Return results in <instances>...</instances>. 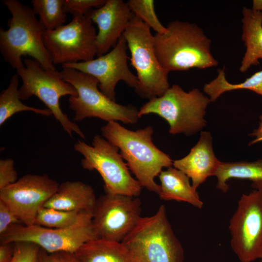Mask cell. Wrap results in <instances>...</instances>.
I'll return each mask as SVG.
<instances>
[{"label":"cell","instance_id":"cell-22","mask_svg":"<svg viewBox=\"0 0 262 262\" xmlns=\"http://www.w3.org/2000/svg\"><path fill=\"white\" fill-rule=\"evenodd\" d=\"M217 188L226 193L229 189L228 181L231 179L251 181L254 190L262 191V159L255 161H239L221 163L214 175Z\"/></svg>","mask_w":262,"mask_h":262},{"label":"cell","instance_id":"cell-36","mask_svg":"<svg viewBox=\"0 0 262 262\" xmlns=\"http://www.w3.org/2000/svg\"><path fill=\"white\" fill-rule=\"evenodd\" d=\"M260 262H262V256L260 259Z\"/></svg>","mask_w":262,"mask_h":262},{"label":"cell","instance_id":"cell-27","mask_svg":"<svg viewBox=\"0 0 262 262\" xmlns=\"http://www.w3.org/2000/svg\"><path fill=\"white\" fill-rule=\"evenodd\" d=\"M127 2L132 13L156 33L162 34L166 31V27L163 26L156 15L154 0H129Z\"/></svg>","mask_w":262,"mask_h":262},{"label":"cell","instance_id":"cell-15","mask_svg":"<svg viewBox=\"0 0 262 262\" xmlns=\"http://www.w3.org/2000/svg\"><path fill=\"white\" fill-rule=\"evenodd\" d=\"M128 46L123 35L109 52L87 62L64 64L63 67L73 68L90 75L98 82L100 91L115 101V89L118 82H124L135 90L139 85L137 76L130 70L128 64Z\"/></svg>","mask_w":262,"mask_h":262},{"label":"cell","instance_id":"cell-12","mask_svg":"<svg viewBox=\"0 0 262 262\" xmlns=\"http://www.w3.org/2000/svg\"><path fill=\"white\" fill-rule=\"evenodd\" d=\"M230 246L241 262H253L262 254V191L243 194L229 226Z\"/></svg>","mask_w":262,"mask_h":262},{"label":"cell","instance_id":"cell-18","mask_svg":"<svg viewBox=\"0 0 262 262\" xmlns=\"http://www.w3.org/2000/svg\"><path fill=\"white\" fill-rule=\"evenodd\" d=\"M97 198L91 186L81 181H66L44 207L69 212H92Z\"/></svg>","mask_w":262,"mask_h":262},{"label":"cell","instance_id":"cell-7","mask_svg":"<svg viewBox=\"0 0 262 262\" xmlns=\"http://www.w3.org/2000/svg\"><path fill=\"white\" fill-rule=\"evenodd\" d=\"M123 35L137 74L139 85L135 92L149 100L162 96L170 87L168 73L158 60L150 29L134 15Z\"/></svg>","mask_w":262,"mask_h":262},{"label":"cell","instance_id":"cell-21","mask_svg":"<svg viewBox=\"0 0 262 262\" xmlns=\"http://www.w3.org/2000/svg\"><path fill=\"white\" fill-rule=\"evenodd\" d=\"M74 254L80 262H133L121 242L100 238L85 243Z\"/></svg>","mask_w":262,"mask_h":262},{"label":"cell","instance_id":"cell-2","mask_svg":"<svg viewBox=\"0 0 262 262\" xmlns=\"http://www.w3.org/2000/svg\"><path fill=\"white\" fill-rule=\"evenodd\" d=\"M166 27L164 33L154 35V47L159 63L168 73L218 65L211 51V40L198 25L174 20Z\"/></svg>","mask_w":262,"mask_h":262},{"label":"cell","instance_id":"cell-1","mask_svg":"<svg viewBox=\"0 0 262 262\" xmlns=\"http://www.w3.org/2000/svg\"><path fill=\"white\" fill-rule=\"evenodd\" d=\"M102 136L118 147L130 171L142 187L159 195L160 185L155 181L164 168L172 166L167 154L153 143V130L147 126L133 131L117 121L108 122L101 128Z\"/></svg>","mask_w":262,"mask_h":262},{"label":"cell","instance_id":"cell-11","mask_svg":"<svg viewBox=\"0 0 262 262\" xmlns=\"http://www.w3.org/2000/svg\"><path fill=\"white\" fill-rule=\"evenodd\" d=\"M96 29L85 15L73 16L67 24L45 30V46L54 65L87 62L97 55Z\"/></svg>","mask_w":262,"mask_h":262},{"label":"cell","instance_id":"cell-20","mask_svg":"<svg viewBox=\"0 0 262 262\" xmlns=\"http://www.w3.org/2000/svg\"><path fill=\"white\" fill-rule=\"evenodd\" d=\"M159 177L161 182L159 196L161 199L187 202L198 209L202 208L203 202L196 189L182 171L171 166L163 170Z\"/></svg>","mask_w":262,"mask_h":262},{"label":"cell","instance_id":"cell-9","mask_svg":"<svg viewBox=\"0 0 262 262\" xmlns=\"http://www.w3.org/2000/svg\"><path fill=\"white\" fill-rule=\"evenodd\" d=\"M75 151L81 154L82 167L88 170H97L104 181L105 193L138 197L142 186L131 175L117 147L104 138L95 135L92 146L78 140L74 145Z\"/></svg>","mask_w":262,"mask_h":262},{"label":"cell","instance_id":"cell-14","mask_svg":"<svg viewBox=\"0 0 262 262\" xmlns=\"http://www.w3.org/2000/svg\"><path fill=\"white\" fill-rule=\"evenodd\" d=\"M59 184L46 174H28L0 190V200L25 226L35 224L39 210L57 191Z\"/></svg>","mask_w":262,"mask_h":262},{"label":"cell","instance_id":"cell-4","mask_svg":"<svg viewBox=\"0 0 262 262\" xmlns=\"http://www.w3.org/2000/svg\"><path fill=\"white\" fill-rule=\"evenodd\" d=\"M133 262H183L184 250L164 205L151 216L141 217L121 242Z\"/></svg>","mask_w":262,"mask_h":262},{"label":"cell","instance_id":"cell-26","mask_svg":"<svg viewBox=\"0 0 262 262\" xmlns=\"http://www.w3.org/2000/svg\"><path fill=\"white\" fill-rule=\"evenodd\" d=\"M82 213L43 207L37 214L34 224L49 228H66L75 224Z\"/></svg>","mask_w":262,"mask_h":262},{"label":"cell","instance_id":"cell-37","mask_svg":"<svg viewBox=\"0 0 262 262\" xmlns=\"http://www.w3.org/2000/svg\"></svg>","mask_w":262,"mask_h":262},{"label":"cell","instance_id":"cell-33","mask_svg":"<svg viewBox=\"0 0 262 262\" xmlns=\"http://www.w3.org/2000/svg\"><path fill=\"white\" fill-rule=\"evenodd\" d=\"M14 252V243H0V262H11Z\"/></svg>","mask_w":262,"mask_h":262},{"label":"cell","instance_id":"cell-13","mask_svg":"<svg viewBox=\"0 0 262 262\" xmlns=\"http://www.w3.org/2000/svg\"><path fill=\"white\" fill-rule=\"evenodd\" d=\"M138 197L105 193L97 198L92 226L97 238L121 242L141 217Z\"/></svg>","mask_w":262,"mask_h":262},{"label":"cell","instance_id":"cell-35","mask_svg":"<svg viewBox=\"0 0 262 262\" xmlns=\"http://www.w3.org/2000/svg\"><path fill=\"white\" fill-rule=\"evenodd\" d=\"M251 9L256 11L262 12V0H253Z\"/></svg>","mask_w":262,"mask_h":262},{"label":"cell","instance_id":"cell-8","mask_svg":"<svg viewBox=\"0 0 262 262\" xmlns=\"http://www.w3.org/2000/svg\"><path fill=\"white\" fill-rule=\"evenodd\" d=\"M24 66L16 70L22 81L19 88L21 100L28 99L35 96L41 100L60 123L64 130L70 136L76 133L85 139L79 126L72 122L62 110L59 100L63 96H76V89L64 80L60 72L43 68L35 59H24Z\"/></svg>","mask_w":262,"mask_h":262},{"label":"cell","instance_id":"cell-32","mask_svg":"<svg viewBox=\"0 0 262 262\" xmlns=\"http://www.w3.org/2000/svg\"><path fill=\"white\" fill-rule=\"evenodd\" d=\"M40 262H80L74 253L60 251L48 253L40 248Z\"/></svg>","mask_w":262,"mask_h":262},{"label":"cell","instance_id":"cell-25","mask_svg":"<svg viewBox=\"0 0 262 262\" xmlns=\"http://www.w3.org/2000/svg\"><path fill=\"white\" fill-rule=\"evenodd\" d=\"M33 10L38 15L39 21L46 30H53L66 21L64 0H33Z\"/></svg>","mask_w":262,"mask_h":262},{"label":"cell","instance_id":"cell-29","mask_svg":"<svg viewBox=\"0 0 262 262\" xmlns=\"http://www.w3.org/2000/svg\"><path fill=\"white\" fill-rule=\"evenodd\" d=\"M106 0H64V12L74 15H85L90 10L102 6Z\"/></svg>","mask_w":262,"mask_h":262},{"label":"cell","instance_id":"cell-3","mask_svg":"<svg viewBox=\"0 0 262 262\" xmlns=\"http://www.w3.org/2000/svg\"><path fill=\"white\" fill-rule=\"evenodd\" d=\"M12 16L8 29L0 28V50L6 62L16 70L24 66L21 57L29 56L46 69L55 70L51 57L46 48L45 29L33 9L17 0H3Z\"/></svg>","mask_w":262,"mask_h":262},{"label":"cell","instance_id":"cell-6","mask_svg":"<svg viewBox=\"0 0 262 262\" xmlns=\"http://www.w3.org/2000/svg\"><path fill=\"white\" fill-rule=\"evenodd\" d=\"M63 79L76 90V96H70L69 107L74 112V120L97 117L108 122L120 121L135 124L140 118L139 110L131 105H122L112 100L98 89V82L94 77L81 71L63 67Z\"/></svg>","mask_w":262,"mask_h":262},{"label":"cell","instance_id":"cell-5","mask_svg":"<svg viewBox=\"0 0 262 262\" xmlns=\"http://www.w3.org/2000/svg\"><path fill=\"white\" fill-rule=\"evenodd\" d=\"M209 98L198 89L186 92L173 84L161 96L149 99L139 110V117L156 114L168 124L169 132L175 135H194L206 125V109Z\"/></svg>","mask_w":262,"mask_h":262},{"label":"cell","instance_id":"cell-17","mask_svg":"<svg viewBox=\"0 0 262 262\" xmlns=\"http://www.w3.org/2000/svg\"><path fill=\"white\" fill-rule=\"evenodd\" d=\"M212 136L209 131H201L197 143L184 157L173 161L174 167L182 171L197 188L208 178L215 175L221 161L213 148Z\"/></svg>","mask_w":262,"mask_h":262},{"label":"cell","instance_id":"cell-34","mask_svg":"<svg viewBox=\"0 0 262 262\" xmlns=\"http://www.w3.org/2000/svg\"><path fill=\"white\" fill-rule=\"evenodd\" d=\"M259 118L260 122L258 128L249 134V136L255 137L252 141L249 142V146L262 141V115L260 116Z\"/></svg>","mask_w":262,"mask_h":262},{"label":"cell","instance_id":"cell-28","mask_svg":"<svg viewBox=\"0 0 262 262\" xmlns=\"http://www.w3.org/2000/svg\"><path fill=\"white\" fill-rule=\"evenodd\" d=\"M14 244V252L11 262H40L39 246L26 241L16 242Z\"/></svg>","mask_w":262,"mask_h":262},{"label":"cell","instance_id":"cell-30","mask_svg":"<svg viewBox=\"0 0 262 262\" xmlns=\"http://www.w3.org/2000/svg\"><path fill=\"white\" fill-rule=\"evenodd\" d=\"M18 180V174L13 159L0 160V190L7 187Z\"/></svg>","mask_w":262,"mask_h":262},{"label":"cell","instance_id":"cell-10","mask_svg":"<svg viewBox=\"0 0 262 262\" xmlns=\"http://www.w3.org/2000/svg\"><path fill=\"white\" fill-rule=\"evenodd\" d=\"M97 238L92 226V212L82 213L77 222L64 228H49L34 224L11 226L0 235V243H33L48 253H75L85 243Z\"/></svg>","mask_w":262,"mask_h":262},{"label":"cell","instance_id":"cell-16","mask_svg":"<svg viewBox=\"0 0 262 262\" xmlns=\"http://www.w3.org/2000/svg\"><path fill=\"white\" fill-rule=\"evenodd\" d=\"M133 15L127 2L122 0H106L102 6L92 9L85 15L98 29L96 37L97 56L108 53L115 46Z\"/></svg>","mask_w":262,"mask_h":262},{"label":"cell","instance_id":"cell-31","mask_svg":"<svg viewBox=\"0 0 262 262\" xmlns=\"http://www.w3.org/2000/svg\"><path fill=\"white\" fill-rule=\"evenodd\" d=\"M18 224L22 223L9 207L0 200V235L4 234L11 226Z\"/></svg>","mask_w":262,"mask_h":262},{"label":"cell","instance_id":"cell-19","mask_svg":"<svg viewBox=\"0 0 262 262\" xmlns=\"http://www.w3.org/2000/svg\"><path fill=\"white\" fill-rule=\"evenodd\" d=\"M242 23V40L246 49L239 70L245 73L262 59V12L244 7Z\"/></svg>","mask_w":262,"mask_h":262},{"label":"cell","instance_id":"cell-24","mask_svg":"<svg viewBox=\"0 0 262 262\" xmlns=\"http://www.w3.org/2000/svg\"><path fill=\"white\" fill-rule=\"evenodd\" d=\"M19 76L14 74L10 81L7 88L2 91L0 94V125L16 113L30 111L44 116L52 115L48 108L39 109L27 106L23 104L19 93Z\"/></svg>","mask_w":262,"mask_h":262},{"label":"cell","instance_id":"cell-23","mask_svg":"<svg viewBox=\"0 0 262 262\" xmlns=\"http://www.w3.org/2000/svg\"><path fill=\"white\" fill-rule=\"evenodd\" d=\"M238 89L249 90L262 96V70L255 72L243 82L232 83L226 79L225 68H220L216 77L203 87V91L211 102L215 101L225 92Z\"/></svg>","mask_w":262,"mask_h":262}]
</instances>
